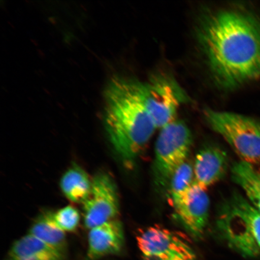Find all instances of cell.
Returning <instances> with one entry per match:
<instances>
[{
    "label": "cell",
    "mask_w": 260,
    "mask_h": 260,
    "mask_svg": "<svg viewBox=\"0 0 260 260\" xmlns=\"http://www.w3.org/2000/svg\"><path fill=\"white\" fill-rule=\"evenodd\" d=\"M198 38L214 79L232 89L260 77V21L254 16L222 10L207 16Z\"/></svg>",
    "instance_id": "cell-1"
},
{
    "label": "cell",
    "mask_w": 260,
    "mask_h": 260,
    "mask_svg": "<svg viewBox=\"0 0 260 260\" xmlns=\"http://www.w3.org/2000/svg\"><path fill=\"white\" fill-rule=\"evenodd\" d=\"M105 126L110 141L122 160L137 158L157 129L146 109L142 83L113 78L105 92Z\"/></svg>",
    "instance_id": "cell-2"
},
{
    "label": "cell",
    "mask_w": 260,
    "mask_h": 260,
    "mask_svg": "<svg viewBox=\"0 0 260 260\" xmlns=\"http://www.w3.org/2000/svg\"><path fill=\"white\" fill-rule=\"evenodd\" d=\"M204 117L211 128L225 140L241 161L260 164V122L241 114L207 109Z\"/></svg>",
    "instance_id": "cell-3"
},
{
    "label": "cell",
    "mask_w": 260,
    "mask_h": 260,
    "mask_svg": "<svg viewBox=\"0 0 260 260\" xmlns=\"http://www.w3.org/2000/svg\"><path fill=\"white\" fill-rule=\"evenodd\" d=\"M192 140L190 129L180 120L160 129L155 143L153 169L158 186H168L174 172L187 161Z\"/></svg>",
    "instance_id": "cell-4"
},
{
    "label": "cell",
    "mask_w": 260,
    "mask_h": 260,
    "mask_svg": "<svg viewBox=\"0 0 260 260\" xmlns=\"http://www.w3.org/2000/svg\"><path fill=\"white\" fill-rule=\"evenodd\" d=\"M142 92L146 109L157 129L176 120L179 107L187 100L177 83L164 76L142 83Z\"/></svg>",
    "instance_id": "cell-5"
},
{
    "label": "cell",
    "mask_w": 260,
    "mask_h": 260,
    "mask_svg": "<svg viewBox=\"0 0 260 260\" xmlns=\"http://www.w3.org/2000/svg\"><path fill=\"white\" fill-rule=\"evenodd\" d=\"M137 242L142 260H197L190 244L165 228L149 226L139 233Z\"/></svg>",
    "instance_id": "cell-6"
},
{
    "label": "cell",
    "mask_w": 260,
    "mask_h": 260,
    "mask_svg": "<svg viewBox=\"0 0 260 260\" xmlns=\"http://www.w3.org/2000/svg\"><path fill=\"white\" fill-rule=\"evenodd\" d=\"M84 204V225L88 229L115 219L119 213L118 193L113 180L106 174H97Z\"/></svg>",
    "instance_id": "cell-7"
},
{
    "label": "cell",
    "mask_w": 260,
    "mask_h": 260,
    "mask_svg": "<svg viewBox=\"0 0 260 260\" xmlns=\"http://www.w3.org/2000/svg\"><path fill=\"white\" fill-rule=\"evenodd\" d=\"M173 207L178 220L188 233L194 238L203 235L210 210V200L206 189L194 183Z\"/></svg>",
    "instance_id": "cell-8"
},
{
    "label": "cell",
    "mask_w": 260,
    "mask_h": 260,
    "mask_svg": "<svg viewBox=\"0 0 260 260\" xmlns=\"http://www.w3.org/2000/svg\"><path fill=\"white\" fill-rule=\"evenodd\" d=\"M231 200L238 211L243 235L241 255L253 258L260 256V212L245 197L239 192Z\"/></svg>",
    "instance_id": "cell-9"
},
{
    "label": "cell",
    "mask_w": 260,
    "mask_h": 260,
    "mask_svg": "<svg viewBox=\"0 0 260 260\" xmlns=\"http://www.w3.org/2000/svg\"><path fill=\"white\" fill-rule=\"evenodd\" d=\"M228 161L226 152L218 146H209L201 149L193 165L194 183L207 190L225 174Z\"/></svg>",
    "instance_id": "cell-10"
},
{
    "label": "cell",
    "mask_w": 260,
    "mask_h": 260,
    "mask_svg": "<svg viewBox=\"0 0 260 260\" xmlns=\"http://www.w3.org/2000/svg\"><path fill=\"white\" fill-rule=\"evenodd\" d=\"M124 243L123 228L116 219L90 230L87 258L96 260L121 251Z\"/></svg>",
    "instance_id": "cell-11"
},
{
    "label": "cell",
    "mask_w": 260,
    "mask_h": 260,
    "mask_svg": "<svg viewBox=\"0 0 260 260\" xmlns=\"http://www.w3.org/2000/svg\"><path fill=\"white\" fill-rule=\"evenodd\" d=\"M64 256L28 234L13 244L5 260H63Z\"/></svg>",
    "instance_id": "cell-12"
},
{
    "label": "cell",
    "mask_w": 260,
    "mask_h": 260,
    "mask_svg": "<svg viewBox=\"0 0 260 260\" xmlns=\"http://www.w3.org/2000/svg\"><path fill=\"white\" fill-rule=\"evenodd\" d=\"M28 234L65 255L66 236L55 221L54 213L46 211L41 214L32 224Z\"/></svg>",
    "instance_id": "cell-13"
},
{
    "label": "cell",
    "mask_w": 260,
    "mask_h": 260,
    "mask_svg": "<svg viewBox=\"0 0 260 260\" xmlns=\"http://www.w3.org/2000/svg\"><path fill=\"white\" fill-rule=\"evenodd\" d=\"M232 177L247 200L260 212V171L255 165L240 160L233 166Z\"/></svg>",
    "instance_id": "cell-14"
},
{
    "label": "cell",
    "mask_w": 260,
    "mask_h": 260,
    "mask_svg": "<svg viewBox=\"0 0 260 260\" xmlns=\"http://www.w3.org/2000/svg\"><path fill=\"white\" fill-rule=\"evenodd\" d=\"M92 181L86 171L77 165L69 168L60 180V187L68 200L75 203H84L89 197Z\"/></svg>",
    "instance_id": "cell-15"
},
{
    "label": "cell",
    "mask_w": 260,
    "mask_h": 260,
    "mask_svg": "<svg viewBox=\"0 0 260 260\" xmlns=\"http://www.w3.org/2000/svg\"><path fill=\"white\" fill-rule=\"evenodd\" d=\"M194 184L193 165L187 161L174 172L169 184L172 205L179 202Z\"/></svg>",
    "instance_id": "cell-16"
},
{
    "label": "cell",
    "mask_w": 260,
    "mask_h": 260,
    "mask_svg": "<svg viewBox=\"0 0 260 260\" xmlns=\"http://www.w3.org/2000/svg\"><path fill=\"white\" fill-rule=\"evenodd\" d=\"M54 218L57 225L64 232H72L79 226L80 215L76 208L68 206L54 213Z\"/></svg>",
    "instance_id": "cell-17"
}]
</instances>
